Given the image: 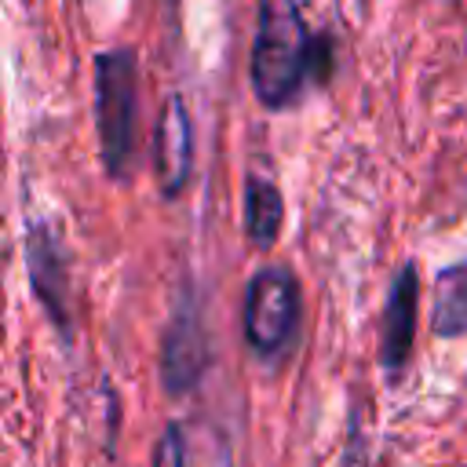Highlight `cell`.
<instances>
[{"label": "cell", "mask_w": 467, "mask_h": 467, "mask_svg": "<svg viewBox=\"0 0 467 467\" xmlns=\"http://www.w3.org/2000/svg\"><path fill=\"white\" fill-rule=\"evenodd\" d=\"M416 310H420V266L409 259L394 274V281L387 288L383 314H379V368H383L387 383H398V376L405 372V365L412 358Z\"/></svg>", "instance_id": "6"}, {"label": "cell", "mask_w": 467, "mask_h": 467, "mask_svg": "<svg viewBox=\"0 0 467 467\" xmlns=\"http://www.w3.org/2000/svg\"><path fill=\"white\" fill-rule=\"evenodd\" d=\"M347 467H368V463H365V449H361L358 438H354V449L347 452Z\"/></svg>", "instance_id": "11"}, {"label": "cell", "mask_w": 467, "mask_h": 467, "mask_svg": "<svg viewBox=\"0 0 467 467\" xmlns=\"http://www.w3.org/2000/svg\"><path fill=\"white\" fill-rule=\"evenodd\" d=\"M336 44L328 33H310L296 0H263L252 40V91L266 109L292 106L306 84H328Z\"/></svg>", "instance_id": "1"}, {"label": "cell", "mask_w": 467, "mask_h": 467, "mask_svg": "<svg viewBox=\"0 0 467 467\" xmlns=\"http://www.w3.org/2000/svg\"><path fill=\"white\" fill-rule=\"evenodd\" d=\"M431 325L441 339L467 336V259L438 270L434 277V314Z\"/></svg>", "instance_id": "9"}, {"label": "cell", "mask_w": 467, "mask_h": 467, "mask_svg": "<svg viewBox=\"0 0 467 467\" xmlns=\"http://www.w3.org/2000/svg\"><path fill=\"white\" fill-rule=\"evenodd\" d=\"M204 368H208V332L197 296L186 288L161 336V383L171 398H186L190 390H197Z\"/></svg>", "instance_id": "4"}, {"label": "cell", "mask_w": 467, "mask_h": 467, "mask_svg": "<svg viewBox=\"0 0 467 467\" xmlns=\"http://www.w3.org/2000/svg\"><path fill=\"white\" fill-rule=\"evenodd\" d=\"M299 325V281L285 263H266L244 288V339L259 358L288 347Z\"/></svg>", "instance_id": "3"}, {"label": "cell", "mask_w": 467, "mask_h": 467, "mask_svg": "<svg viewBox=\"0 0 467 467\" xmlns=\"http://www.w3.org/2000/svg\"><path fill=\"white\" fill-rule=\"evenodd\" d=\"M153 168H157V186L168 201L186 190L193 171V120L179 95H168L161 106V120L153 135Z\"/></svg>", "instance_id": "7"}, {"label": "cell", "mask_w": 467, "mask_h": 467, "mask_svg": "<svg viewBox=\"0 0 467 467\" xmlns=\"http://www.w3.org/2000/svg\"><path fill=\"white\" fill-rule=\"evenodd\" d=\"M95 128L109 179H124L139 135V58L131 47L95 55Z\"/></svg>", "instance_id": "2"}, {"label": "cell", "mask_w": 467, "mask_h": 467, "mask_svg": "<svg viewBox=\"0 0 467 467\" xmlns=\"http://www.w3.org/2000/svg\"><path fill=\"white\" fill-rule=\"evenodd\" d=\"M226 467H230V463H226Z\"/></svg>", "instance_id": "12"}, {"label": "cell", "mask_w": 467, "mask_h": 467, "mask_svg": "<svg viewBox=\"0 0 467 467\" xmlns=\"http://www.w3.org/2000/svg\"><path fill=\"white\" fill-rule=\"evenodd\" d=\"M281 223H285L281 190L263 175H248L244 179V234H248V244L259 248V252L274 248L277 234H281Z\"/></svg>", "instance_id": "8"}, {"label": "cell", "mask_w": 467, "mask_h": 467, "mask_svg": "<svg viewBox=\"0 0 467 467\" xmlns=\"http://www.w3.org/2000/svg\"><path fill=\"white\" fill-rule=\"evenodd\" d=\"M153 467H186V438L179 423H168L153 445Z\"/></svg>", "instance_id": "10"}, {"label": "cell", "mask_w": 467, "mask_h": 467, "mask_svg": "<svg viewBox=\"0 0 467 467\" xmlns=\"http://www.w3.org/2000/svg\"><path fill=\"white\" fill-rule=\"evenodd\" d=\"M26 274L36 292V303L51 317L62 339L73 336L69 325V255L51 230V223H29L26 234Z\"/></svg>", "instance_id": "5"}]
</instances>
